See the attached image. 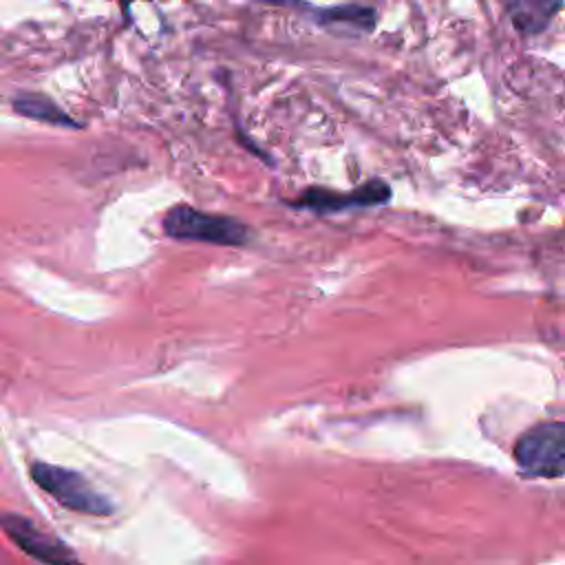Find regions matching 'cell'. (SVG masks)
Returning a JSON list of instances; mask_svg holds the SVG:
<instances>
[{
    "label": "cell",
    "mask_w": 565,
    "mask_h": 565,
    "mask_svg": "<svg viewBox=\"0 0 565 565\" xmlns=\"http://www.w3.org/2000/svg\"><path fill=\"white\" fill-rule=\"evenodd\" d=\"M163 232L177 241H199L212 245H247L252 230L234 216L212 214L192 205H174L163 216Z\"/></svg>",
    "instance_id": "obj_1"
},
{
    "label": "cell",
    "mask_w": 565,
    "mask_h": 565,
    "mask_svg": "<svg viewBox=\"0 0 565 565\" xmlns=\"http://www.w3.org/2000/svg\"><path fill=\"white\" fill-rule=\"evenodd\" d=\"M31 479L66 510L95 516L113 512V503L108 501V497L95 490V486L75 470L53 466L46 461H33Z\"/></svg>",
    "instance_id": "obj_2"
},
{
    "label": "cell",
    "mask_w": 565,
    "mask_h": 565,
    "mask_svg": "<svg viewBox=\"0 0 565 565\" xmlns=\"http://www.w3.org/2000/svg\"><path fill=\"white\" fill-rule=\"evenodd\" d=\"M514 459L530 477H565V422H543L527 428L516 439Z\"/></svg>",
    "instance_id": "obj_3"
},
{
    "label": "cell",
    "mask_w": 565,
    "mask_h": 565,
    "mask_svg": "<svg viewBox=\"0 0 565 565\" xmlns=\"http://www.w3.org/2000/svg\"><path fill=\"white\" fill-rule=\"evenodd\" d=\"M0 530L24 554L44 565H84L64 541L20 514H0Z\"/></svg>",
    "instance_id": "obj_4"
},
{
    "label": "cell",
    "mask_w": 565,
    "mask_h": 565,
    "mask_svg": "<svg viewBox=\"0 0 565 565\" xmlns=\"http://www.w3.org/2000/svg\"><path fill=\"white\" fill-rule=\"evenodd\" d=\"M391 199V188L382 179H371L364 185L351 190V192H333L324 188H309L298 199L289 201L291 207L313 210L320 214L327 212H342L349 207H373L382 205Z\"/></svg>",
    "instance_id": "obj_5"
},
{
    "label": "cell",
    "mask_w": 565,
    "mask_h": 565,
    "mask_svg": "<svg viewBox=\"0 0 565 565\" xmlns=\"http://www.w3.org/2000/svg\"><path fill=\"white\" fill-rule=\"evenodd\" d=\"M510 18L523 35L541 33L558 13L563 0H505Z\"/></svg>",
    "instance_id": "obj_6"
},
{
    "label": "cell",
    "mask_w": 565,
    "mask_h": 565,
    "mask_svg": "<svg viewBox=\"0 0 565 565\" xmlns=\"http://www.w3.org/2000/svg\"><path fill=\"white\" fill-rule=\"evenodd\" d=\"M11 108L22 117L35 119L42 124L62 126V128H79L82 126L68 113H64L51 97H46L42 93H18L11 99Z\"/></svg>",
    "instance_id": "obj_7"
},
{
    "label": "cell",
    "mask_w": 565,
    "mask_h": 565,
    "mask_svg": "<svg viewBox=\"0 0 565 565\" xmlns=\"http://www.w3.org/2000/svg\"><path fill=\"white\" fill-rule=\"evenodd\" d=\"M316 20L320 24H349L353 29L371 31L375 24V11L371 7L360 4H344V7H329L313 11Z\"/></svg>",
    "instance_id": "obj_8"
},
{
    "label": "cell",
    "mask_w": 565,
    "mask_h": 565,
    "mask_svg": "<svg viewBox=\"0 0 565 565\" xmlns=\"http://www.w3.org/2000/svg\"><path fill=\"white\" fill-rule=\"evenodd\" d=\"M119 4H121V11L128 15L130 13V0H119Z\"/></svg>",
    "instance_id": "obj_9"
}]
</instances>
